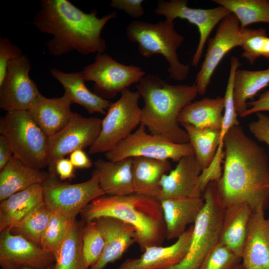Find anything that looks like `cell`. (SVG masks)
I'll return each instance as SVG.
<instances>
[{
  "label": "cell",
  "instance_id": "6da1fadb",
  "mask_svg": "<svg viewBox=\"0 0 269 269\" xmlns=\"http://www.w3.org/2000/svg\"><path fill=\"white\" fill-rule=\"evenodd\" d=\"M224 148L222 174L216 184L225 205L246 202L253 210H265L269 204V161L264 148L240 125L228 132Z\"/></svg>",
  "mask_w": 269,
  "mask_h": 269
},
{
  "label": "cell",
  "instance_id": "7a4b0ae2",
  "mask_svg": "<svg viewBox=\"0 0 269 269\" xmlns=\"http://www.w3.org/2000/svg\"><path fill=\"white\" fill-rule=\"evenodd\" d=\"M39 4L32 23L41 33L53 36L46 43L50 54L59 56L76 51L86 55L105 51L102 31L116 17V11L99 18L96 10L85 13L67 0H41Z\"/></svg>",
  "mask_w": 269,
  "mask_h": 269
},
{
  "label": "cell",
  "instance_id": "3957f363",
  "mask_svg": "<svg viewBox=\"0 0 269 269\" xmlns=\"http://www.w3.org/2000/svg\"><path fill=\"white\" fill-rule=\"evenodd\" d=\"M144 101L140 124L150 134L176 143L189 142L188 134L178 121L182 109L198 95L195 83L170 85L154 74L144 76L136 84Z\"/></svg>",
  "mask_w": 269,
  "mask_h": 269
},
{
  "label": "cell",
  "instance_id": "277c9868",
  "mask_svg": "<svg viewBox=\"0 0 269 269\" xmlns=\"http://www.w3.org/2000/svg\"><path fill=\"white\" fill-rule=\"evenodd\" d=\"M85 223L103 217L121 220L135 229V241L141 250L161 246L166 228L160 200L135 192L125 195H107L91 202L81 213Z\"/></svg>",
  "mask_w": 269,
  "mask_h": 269
},
{
  "label": "cell",
  "instance_id": "5b68a950",
  "mask_svg": "<svg viewBox=\"0 0 269 269\" xmlns=\"http://www.w3.org/2000/svg\"><path fill=\"white\" fill-rule=\"evenodd\" d=\"M126 35L130 41L137 43L138 51L143 57L162 55L168 63L170 78L178 81L187 78L189 65L181 63L177 53L184 37L176 30L173 21L165 19L151 23L135 20L128 25Z\"/></svg>",
  "mask_w": 269,
  "mask_h": 269
},
{
  "label": "cell",
  "instance_id": "8992f818",
  "mask_svg": "<svg viewBox=\"0 0 269 269\" xmlns=\"http://www.w3.org/2000/svg\"><path fill=\"white\" fill-rule=\"evenodd\" d=\"M203 198L204 205L193 224L188 253L180 263L168 269H199L219 241L226 206L218 191L216 181L207 185Z\"/></svg>",
  "mask_w": 269,
  "mask_h": 269
},
{
  "label": "cell",
  "instance_id": "52a82bcc",
  "mask_svg": "<svg viewBox=\"0 0 269 269\" xmlns=\"http://www.w3.org/2000/svg\"><path fill=\"white\" fill-rule=\"evenodd\" d=\"M0 133L9 143L16 158L35 168L47 167L48 137L27 111L7 112L0 119Z\"/></svg>",
  "mask_w": 269,
  "mask_h": 269
},
{
  "label": "cell",
  "instance_id": "ba28073f",
  "mask_svg": "<svg viewBox=\"0 0 269 269\" xmlns=\"http://www.w3.org/2000/svg\"><path fill=\"white\" fill-rule=\"evenodd\" d=\"M121 93L117 101L111 103L106 116L102 120L100 134L90 147L89 154L106 153L111 150L140 125V94L128 88Z\"/></svg>",
  "mask_w": 269,
  "mask_h": 269
},
{
  "label": "cell",
  "instance_id": "9c48e42d",
  "mask_svg": "<svg viewBox=\"0 0 269 269\" xmlns=\"http://www.w3.org/2000/svg\"><path fill=\"white\" fill-rule=\"evenodd\" d=\"M194 154L190 142L176 143L163 137L148 134L140 125L134 132L105 153L107 160L118 161L126 158L143 157L178 162L182 157Z\"/></svg>",
  "mask_w": 269,
  "mask_h": 269
},
{
  "label": "cell",
  "instance_id": "30bf717a",
  "mask_svg": "<svg viewBox=\"0 0 269 269\" xmlns=\"http://www.w3.org/2000/svg\"><path fill=\"white\" fill-rule=\"evenodd\" d=\"M44 202L52 211L61 212L72 219L93 200L105 195L98 176L92 173L87 181L75 184L63 182L50 173L42 184Z\"/></svg>",
  "mask_w": 269,
  "mask_h": 269
},
{
  "label": "cell",
  "instance_id": "8fae6325",
  "mask_svg": "<svg viewBox=\"0 0 269 269\" xmlns=\"http://www.w3.org/2000/svg\"><path fill=\"white\" fill-rule=\"evenodd\" d=\"M262 29L246 28L242 29L237 17L232 13L219 24L215 35L208 39L204 59L196 76L195 84L198 94L204 95L216 68L232 49L242 45L250 37Z\"/></svg>",
  "mask_w": 269,
  "mask_h": 269
},
{
  "label": "cell",
  "instance_id": "7c38bea8",
  "mask_svg": "<svg viewBox=\"0 0 269 269\" xmlns=\"http://www.w3.org/2000/svg\"><path fill=\"white\" fill-rule=\"evenodd\" d=\"M85 81L94 82V93L107 100L138 83L145 76L139 66L122 64L106 53L97 54L94 61L81 71Z\"/></svg>",
  "mask_w": 269,
  "mask_h": 269
},
{
  "label": "cell",
  "instance_id": "4fadbf2b",
  "mask_svg": "<svg viewBox=\"0 0 269 269\" xmlns=\"http://www.w3.org/2000/svg\"><path fill=\"white\" fill-rule=\"evenodd\" d=\"M186 0H160L154 12L163 15L166 19L173 21L176 18L185 19L197 26L199 39L192 60V66L197 67L205 44L215 27L231 13L226 7L218 5L212 8H196L188 6Z\"/></svg>",
  "mask_w": 269,
  "mask_h": 269
},
{
  "label": "cell",
  "instance_id": "5bb4252c",
  "mask_svg": "<svg viewBox=\"0 0 269 269\" xmlns=\"http://www.w3.org/2000/svg\"><path fill=\"white\" fill-rule=\"evenodd\" d=\"M102 120L96 117H84L74 113L70 122L61 130L48 137L47 167L54 174L56 161L74 150L91 147L98 137Z\"/></svg>",
  "mask_w": 269,
  "mask_h": 269
},
{
  "label": "cell",
  "instance_id": "9a60e30c",
  "mask_svg": "<svg viewBox=\"0 0 269 269\" xmlns=\"http://www.w3.org/2000/svg\"><path fill=\"white\" fill-rule=\"evenodd\" d=\"M29 59L25 55L13 59L8 64L6 74L0 85V108L7 112L28 111L41 95L31 79Z\"/></svg>",
  "mask_w": 269,
  "mask_h": 269
},
{
  "label": "cell",
  "instance_id": "2e32d148",
  "mask_svg": "<svg viewBox=\"0 0 269 269\" xmlns=\"http://www.w3.org/2000/svg\"><path fill=\"white\" fill-rule=\"evenodd\" d=\"M55 262L54 255L9 229L0 232V266L2 269H45Z\"/></svg>",
  "mask_w": 269,
  "mask_h": 269
},
{
  "label": "cell",
  "instance_id": "e0dca14e",
  "mask_svg": "<svg viewBox=\"0 0 269 269\" xmlns=\"http://www.w3.org/2000/svg\"><path fill=\"white\" fill-rule=\"evenodd\" d=\"M177 162L173 169L162 177L159 199L203 197L198 187L203 168L195 154L185 156Z\"/></svg>",
  "mask_w": 269,
  "mask_h": 269
},
{
  "label": "cell",
  "instance_id": "ac0fdd59",
  "mask_svg": "<svg viewBox=\"0 0 269 269\" xmlns=\"http://www.w3.org/2000/svg\"><path fill=\"white\" fill-rule=\"evenodd\" d=\"M244 269H269V217L265 210H253L241 257Z\"/></svg>",
  "mask_w": 269,
  "mask_h": 269
},
{
  "label": "cell",
  "instance_id": "d6986e66",
  "mask_svg": "<svg viewBox=\"0 0 269 269\" xmlns=\"http://www.w3.org/2000/svg\"><path fill=\"white\" fill-rule=\"evenodd\" d=\"M193 230L192 225L172 245L148 247L140 257L127 259L116 269H168L178 264L188 253Z\"/></svg>",
  "mask_w": 269,
  "mask_h": 269
},
{
  "label": "cell",
  "instance_id": "ffe728a7",
  "mask_svg": "<svg viewBox=\"0 0 269 269\" xmlns=\"http://www.w3.org/2000/svg\"><path fill=\"white\" fill-rule=\"evenodd\" d=\"M105 241L100 259L89 269H103L109 264L120 260L135 241L134 227L117 218L103 217L95 220Z\"/></svg>",
  "mask_w": 269,
  "mask_h": 269
},
{
  "label": "cell",
  "instance_id": "44dd1931",
  "mask_svg": "<svg viewBox=\"0 0 269 269\" xmlns=\"http://www.w3.org/2000/svg\"><path fill=\"white\" fill-rule=\"evenodd\" d=\"M69 95L64 92L60 97L49 98L39 96L27 111L34 122L50 137L64 128L74 115Z\"/></svg>",
  "mask_w": 269,
  "mask_h": 269
},
{
  "label": "cell",
  "instance_id": "7402d4cb",
  "mask_svg": "<svg viewBox=\"0 0 269 269\" xmlns=\"http://www.w3.org/2000/svg\"><path fill=\"white\" fill-rule=\"evenodd\" d=\"M166 228V239L178 238L194 223L204 205L201 197H183L160 200Z\"/></svg>",
  "mask_w": 269,
  "mask_h": 269
},
{
  "label": "cell",
  "instance_id": "603a6c76",
  "mask_svg": "<svg viewBox=\"0 0 269 269\" xmlns=\"http://www.w3.org/2000/svg\"><path fill=\"white\" fill-rule=\"evenodd\" d=\"M133 158L112 161L99 159L93 173L99 178L101 188L107 195H125L134 192Z\"/></svg>",
  "mask_w": 269,
  "mask_h": 269
},
{
  "label": "cell",
  "instance_id": "cb8c5ba5",
  "mask_svg": "<svg viewBox=\"0 0 269 269\" xmlns=\"http://www.w3.org/2000/svg\"><path fill=\"white\" fill-rule=\"evenodd\" d=\"M49 174V172L30 167L12 156L0 170V201L34 185L42 184Z\"/></svg>",
  "mask_w": 269,
  "mask_h": 269
},
{
  "label": "cell",
  "instance_id": "d4e9b609",
  "mask_svg": "<svg viewBox=\"0 0 269 269\" xmlns=\"http://www.w3.org/2000/svg\"><path fill=\"white\" fill-rule=\"evenodd\" d=\"M50 72L63 86L73 103L84 107L89 114H106L111 102L88 89L81 71L65 73L53 68L50 70Z\"/></svg>",
  "mask_w": 269,
  "mask_h": 269
},
{
  "label": "cell",
  "instance_id": "484cf974",
  "mask_svg": "<svg viewBox=\"0 0 269 269\" xmlns=\"http://www.w3.org/2000/svg\"><path fill=\"white\" fill-rule=\"evenodd\" d=\"M44 202L42 184L15 193L0 203V232L9 230L31 210Z\"/></svg>",
  "mask_w": 269,
  "mask_h": 269
},
{
  "label": "cell",
  "instance_id": "4316f807",
  "mask_svg": "<svg viewBox=\"0 0 269 269\" xmlns=\"http://www.w3.org/2000/svg\"><path fill=\"white\" fill-rule=\"evenodd\" d=\"M252 209L246 202L226 207L219 242L241 258Z\"/></svg>",
  "mask_w": 269,
  "mask_h": 269
},
{
  "label": "cell",
  "instance_id": "83f0119b",
  "mask_svg": "<svg viewBox=\"0 0 269 269\" xmlns=\"http://www.w3.org/2000/svg\"><path fill=\"white\" fill-rule=\"evenodd\" d=\"M171 169L169 160L133 157L132 171L134 192L159 199V182L163 176Z\"/></svg>",
  "mask_w": 269,
  "mask_h": 269
},
{
  "label": "cell",
  "instance_id": "f1b7e54d",
  "mask_svg": "<svg viewBox=\"0 0 269 269\" xmlns=\"http://www.w3.org/2000/svg\"><path fill=\"white\" fill-rule=\"evenodd\" d=\"M224 110V97H205L186 105L180 112L178 121L181 125L221 130Z\"/></svg>",
  "mask_w": 269,
  "mask_h": 269
},
{
  "label": "cell",
  "instance_id": "f546056e",
  "mask_svg": "<svg viewBox=\"0 0 269 269\" xmlns=\"http://www.w3.org/2000/svg\"><path fill=\"white\" fill-rule=\"evenodd\" d=\"M269 84V68L250 70L238 69L234 79V100L236 112L241 116L248 109V101L253 100Z\"/></svg>",
  "mask_w": 269,
  "mask_h": 269
},
{
  "label": "cell",
  "instance_id": "4dcf8cb0",
  "mask_svg": "<svg viewBox=\"0 0 269 269\" xmlns=\"http://www.w3.org/2000/svg\"><path fill=\"white\" fill-rule=\"evenodd\" d=\"M85 224L76 219L70 223L66 236L54 252L55 269H89L82 252V231Z\"/></svg>",
  "mask_w": 269,
  "mask_h": 269
},
{
  "label": "cell",
  "instance_id": "1f68e13d",
  "mask_svg": "<svg viewBox=\"0 0 269 269\" xmlns=\"http://www.w3.org/2000/svg\"><path fill=\"white\" fill-rule=\"evenodd\" d=\"M233 14L238 20L242 29L252 24H269L268 0H212Z\"/></svg>",
  "mask_w": 269,
  "mask_h": 269
},
{
  "label": "cell",
  "instance_id": "d6a6232c",
  "mask_svg": "<svg viewBox=\"0 0 269 269\" xmlns=\"http://www.w3.org/2000/svg\"><path fill=\"white\" fill-rule=\"evenodd\" d=\"M187 132L194 154L203 169L213 159L221 141L220 129L200 128L188 124L182 125Z\"/></svg>",
  "mask_w": 269,
  "mask_h": 269
},
{
  "label": "cell",
  "instance_id": "836d02e7",
  "mask_svg": "<svg viewBox=\"0 0 269 269\" xmlns=\"http://www.w3.org/2000/svg\"><path fill=\"white\" fill-rule=\"evenodd\" d=\"M51 212L48 206L43 202L27 213L10 231L12 234L21 236L41 247V238Z\"/></svg>",
  "mask_w": 269,
  "mask_h": 269
},
{
  "label": "cell",
  "instance_id": "e575fe53",
  "mask_svg": "<svg viewBox=\"0 0 269 269\" xmlns=\"http://www.w3.org/2000/svg\"><path fill=\"white\" fill-rule=\"evenodd\" d=\"M104 248V239L96 221L85 223L82 231V252L88 269L100 259Z\"/></svg>",
  "mask_w": 269,
  "mask_h": 269
},
{
  "label": "cell",
  "instance_id": "d590c367",
  "mask_svg": "<svg viewBox=\"0 0 269 269\" xmlns=\"http://www.w3.org/2000/svg\"><path fill=\"white\" fill-rule=\"evenodd\" d=\"M72 219L59 211H52L43 234L41 247L54 253L64 239Z\"/></svg>",
  "mask_w": 269,
  "mask_h": 269
},
{
  "label": "cell",
  "instance_id": "8d00e7d4",
  "mask_svg": "<svg viewBox=\"0 0 269 269\" xmlns=\"http://www.w3.org/2000/svg\"><path fill=\"white\" fill-rule=\"evenodd\" d=\"M240 65V62L237 57L232 56L231 58L229 75L224 97V110L220 131L222 142L224 141V137L230 129L240 125L234 104V79L236 71Z\"/></svg>",
  "mask_w": 269,
  "mask_h": 269
},
{
  "label": "cell",
  "instance_id": "74e56055",
  "mask_svg": "<svg viewBox=\"0 0 269 269\" xmlns=\"http://www.w3.org/2000/svg\"><path fill=\"white\" fill-rule=\"evenodd\" d=\"M241 261V258L218 242L207 254L199 269H230Z\"/></svg>",
  "mask_w": 269,
  "mask_h": 269
},
{
  "label": "cell",
  "instance_id": "f35d334b",
  "mask_svg": "<svg viewBox=\"0 0 269 269\" xmlns=\"http://www.w3.org/2000/svg\"><path fill=\"white\" fill-rule=\"evenodd\" d=\"M241 47V56L250 64H254L260 57L269 60V37L265 29L262 28L259 33L247 39Z\"/></svg>",
  "mask_w": 269,
  "mask_h": 269
},
{
  "label": "cell",
  "instance_id": "ab89813d",
  "mask_svg": "<svg viewBox=\"0 0 269 269\" xmlns=\"http://www.w3.org/2000/svg\"><path fill=\"white\" fill-rule=\"evenodd\" d=\"M225 157L224 141L220 142L215 155L209 165L203 168L198 177V187L203 192L207 185L211 182L218 181L222 174L223 162Z\"/></svg>",
  "mask_w": 269,
  "mask_h": 269
},
{
  "label": "cell",
  "instance_id": "60d3db41",
  "mask_svg": "<svg viewBox=\"0 0 269 269\" xmlns=\"http://www.w3.org/2000/svg\"><path fill=\"white\" fill-rule=\"evenodd\" d=\"M23 51L7 37L0 38V85L6 74L8 64L13 59L22 56Z\"/></svg>",
  "mask_w": 269,
  "mask_h": 269
},
{
  "label": "cell",
  "instance_id": "b9f144b4",
  "mask_svg": "<svg viewBox=\"0 0 269 269\" xmlns=\"http://www.w3.org/2000/svg\"><path fill=\"white\" fill-rule=\"evenodd\" d=\"M256 115L257 120L249 124V131L259 141L269 146V116L262 112L257 113Z\"/></svg>",
  "mask_w": 269,
  "mask_h": 269
},
{
  "label": "cell",
  "instance_id": "7bdbcfd3",
  "mask_svg": "<svg viewBox=\"0 0 269 269\" xmlns=\"http://www.w3.org/2000/svg\"><path fill=\"white\" fill-rule=\"evenodd\" d=\"M143 0H112L110 6L124 10L133 18H139L144 14Z\"/></svg>",
  "mask_w": 269,
  "mask_h": 269
},
{
  "label": "cell",
  "instance_id": "ee69618b",
  "mask_svg": "<svg viewBox=\"0 0 269 269\" xmlns=\"http://www.w3.org/2000/svg\"><path fill=\"white\" fill-rule=\"evenodd\" d=\"M248 109L240 116L244 118L254 113L269 111V90L260 95L258 99L248 102Z\"/></svg>",
  "mask_w": 269,
  "mask_h": 269
},
{
  "label": "cell",
  "instance_id": "f6af8a7d",
  "mask_svg": "<svg viewBox=\"0 0 269 269\" xmlns=\"http://www.w3.org/2000/svg\"><path fill=\"white\" fill-rule=\"evenodd\" d=\"M75 167L69 159L65 157L58 159L55 165V172L61 180L70 179L74 176Z\"/></svg>",
  "mask_w": 269,
  "mask_h": 269
},
{
  "label": "cell",
  "instance_id": "bcb514c9",
  "mask_svg": "<svg viewBox=\"0 0 269 269\" xmlns=\"http://www.w3.org/2000/svg\"><path fill=\"white\" fill-rule=\"evenodd\" d=\"M69 159L74 166L79 168H89L92 162L83 149H78L70 154Z\"/></svg>",
  "mask_w": 269,
  "mask_h": 269
},
{
  "label": "cell",
  "instance_id": "7dc6e473",
  "mask_svg": "<svg viewBox=\"0 0 269 269\" xmlns=\"http://www.w3.org/2000/svg\"><path fill=\"white\" fill-rule=\"evenodd\" d=\"M13 156L12 150L6 139L2 135H0V170L9 161Z\"/></svg>",
  "mask_w": 269,
  "mask_h": 269
},
{
  "label": "cell",
  "instance_id": "c3c4849f",
  "mask_svg": "<svg viewBox=\"0 0 269 269\" xmlns=\"http://www.w3.org/2000/svg\"><path fill=\"white\" fill-rule=\"evenodd\" d=\"M230 269H244L243 265L242 263H240L234 266L233 267L231 268Z\"/></svg>",
  "mask_w": 269,
  "mask_h": 269
},
{
  "label": "cell",
  "instance_id": "681fc988",
  "mask_svg": "<svg viewBox=\"0 0 269 269\" xmlns=\"http://www.w3.org/2000/svg\"><path fill=\"white\" fill-rule=\"evenodd\" d=\"M21 269H34L31 268H24ZM45 269H55V263Z\"/></svg>",
  "mask_w": 269,
  "mask_h": 269
}]
</instances>
